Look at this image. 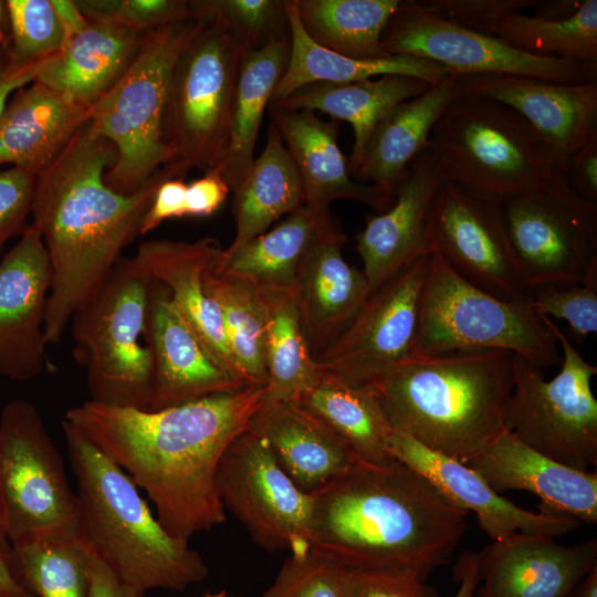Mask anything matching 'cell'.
<instances>
[{"label":"cell","mask_w":597,"mask_h":597,"mask_svg":"<svg viewBox=\"0 0 597 597\" xmlns=\"http://www.w3.org/2000/svg\"><path fill=\"white\" fill-rule=\"evenodd\" d=\"M263 396L264 387L251 386L154 411L88 400L64 420L147 493L169 534L188 541L226 522L218 465L250 428Z\"/></svg>","instance_id":"1"},{"label":"cell","mask_w":597,"mask_h":597,"mask_svg":"<svg viewBox=\"0 0 597 597\" xmlns=\"http://www.w3.org/2000/svg\"><path fill=\"white\" fill-rule=\"evenodd\" d=\"M117 158L115 146L91 122L36 175L32 226L40 232L52 270L46 304V344L61 341L73 314L97 291L139 235L158 186L184 178L169 165L137 191L124 195L105 182Z\"/></svg>","instance_id":"2"},{"label":"cell","mask_w":597,"mask_h":597,"mask_svg":"<svg viewBox=\"0 0 597 597\" xmlns=\"http://www.w3.org/2000/svg\"><path fill=\"white\" fill-rule=\"evenodd\" d=\"M311 496L310 549L347 568L410 569L427 579L468 526V512L398 460L364 464Z\"/></svg>","instance_id":"3"},{"label":"cell","mask_w":597,"mask_h":597,"mask_svg":"<svg viewBox=\"0 0 597 597\" xmlns=\"http://www.w3.org/2000/svg\"><path fill=\"white\" fill-rule=\"evenodd\" d=\"M514 354L460 349L409 354L370 387L392 431L467 463L504 430Z\"/></svg>","instance_id":"4"},{"label":"cell","mask_w":597,"mask_h":597,"mask_svg":"<svg viewBox=\"0 0 597 597\" xmlns=\"http://www.w3.org/2000/svg\"><path fill=\"white\" fill-rule=\"evenodd\" d=\"M62 429L77 482L78 538L114 576L142 597L205 579L200 554L165 530L128 474L72 423Z\"/></svg>","instance_id":"5"},{"label":"cell","mask_w":597,"mask_h":597,"mask_svg":"<svg viewBox=\"0 0 597 597\" xmlns=\"http://www.w3.org/2000/svg\"><path fill=\"white\" fill-rule=\"evenodd\" d=\"M428 147L446 181L502 205L555 170L544 139L513 108L458 95L433 126Z\"/></svg>","instance_id":"6"},{"label":"cell","mask_w":597,"mask_h":597,"mask_svg":"<svg viewBox=\"0 0 597 597\" xmlns=\"http://www.w3.org/2000/svg\"><path fill=\"white\" fill-rule=\"evenodd\" d=\"M200 21L187 19L143 34L139 50L118 82L90 108L94 129L116 148L105 182L130 195L172 165L165 123L177 60Z\"/></svg>","instance_id":"7"},{"label":"cell","mask_w":597,"mask_h":597,"mask_svg":"<svg viewBox=\"0 0 597 597\" xmlns=\"http://www.w3.org/2000/svg\"><path fill=\"white\" fill-rule=\"evenodd\" d=\"M154 282L134 258L122 256L73 314V354L86 369L91 401L148 410L153 358L147 323Z\"/></svg>","instance_id":"8"},{"label":"cell","mask_w":597,"mask_h":597,"mask_svg":"<svg viewBox=\"0 0 597 597\" xmlns=\"http://www.w3.org/2000/svg\"><path fill=\"white\" fill-rule=\"evenodd\" d=\"M502 349L546 368L562 360L547 317L538 315L531 291L500 297L465 281L430 251L416 338L410 354Z\"/></svg>","instance_id":"9"},{"label":"cell","mask_w":597,"mask_h":597,"mask_svg":"<svg viewBox=\"0 0 597 597\" xmlns=\"http://www.w3.org/2000/svg\"><path fill=\"white\" fill-rule=\"evenodd\" d=\"M547 323L559 344L561 370L546 380L543 368L514 354L504 430L559 463L589 471L597 464V400L591 390L597 366L549 317Z\"/></svg>","instance_id":"10"},{"label":"cell","mask_w":597,"mask_h":597,"mask_svg":"<svg viewBox=\"0 0 597 597\" xmlns=\"http://www.w3.org/2000/svg\"><path fill=\"white\" fill-rule=\"evenodd\" d=\"M200 21V20H198ZM243 45L222 28L200 21L174 69L166 112L172 165L185 176L224 157Z\"/></svg>","instance_id":"11"},{"label":"cell","mask_w":597,"mask_h":597,"mask_svg":"<svg viewBox=\"0 0 597 597\" xmlns=\"http://www.w3.org/2000/svg\"><path fill=\"white\" fill-rule=\"evenodd\" d=\"M0 461L10 546L77 540L76 493L32 402L14 399L2 407Z\"/></svg>","instance_id":"12"},{"label":"cell","mask_w":597,"mask_h":597,"mask_svg":"<svg viewBox=\"0 0 597 597\" xmlns=\"http://www.w3.org/2000/svg\"><path fill=\"white\" fill-rule=\"evenodd\" d=\"M500 207L528 290L597 280V203L562 172Z\"/></svg>","instance_id":"13"},{"label":"cell","mask_w":597,"mask_h":597,"mask_svg":"<svg viewBox=\"0 0 597 597\" xmlns=\"http://www.w3.org/2000/svg\"><path fill=\"white\" fill-rule=\"evenodd\" d=\"M381 42L387 54L423 57L455 75L511 74L565 84L597 78V61L577 62L522 52L496 36L440 17L421 0L400 2Z\"/></svg>","instance_id":"14"},{"label":"cell","mask_w":597,"mask_h":597,"mask_svg":"<svg viewBox=\"0 0 597 597\" xmlns=\"http://www.w3.org/2000/svg\"><path fill=\"white\" fill-rule=\"evenodd\" d=\"M216 485L224 507L269 552L310 549L312 496L277 463L269 443L249 428L223 453Z\"/></svg>","instance_id":"15"},{"label":"cell","mask_w":597,"mask_h":597,"mask_svg":"<svg viewBox=\"0 0 597 597\" xmlns=\"http://www.w3.org/2000/svg\"><path fill=\"white\" fill-rule=\"evenodd\" d=\"M430 252L370 291L344 329L315 362L320 371L369 386L406 358L416 338Z\"/></svg>","instance_id":"16"},{"label":"cell","mask_w":597,"mask_h":597,"mask_svg":"<svg viewBox=\"0 0 597 597\" xmlns=\"http://www.w3.org/2000/svg\"><path fill=\"white\" fill-rule=\"evenodd\" d=\"M426 238L431 252L479 289L505 298L530 292L499 203L444 180L428 211Z\"/></svg>","instance_id":"17"},{"label":"cell","mask_w":597,"mask_h":597,"mask_svg":"<svg viewBox=\"0 0 597 597\" xmlns=\"http://www.w3.org/2000/svg\"><path fill=\"white\" fill-rule=\"evenodd\" d=\"M51 283L46 249L30 224L0 261V376L28 381L44 369Z\"/></svg>","instance_id":"18"},{"label":"cell","mask_w":597,"mask_h":597,"mask_svg":"<svg viewBox=\"0 0 597 597\" xmlns=\"http://www.w3.org/2000/svg\"><path fill=\"white\" fill-rule=\"evenodd\" d=\"M458 95L513 108L551 148L556 170L597 128V81L565 84L511 74L457 75Z\"/></svg>","instance_id":"19"},{"label":"cell","mask_w":597,"mask_h":597,"mask_svg":"<svg viewBox=\"0 0 597 597\" xmlns=\"http://www.w3.org/2000/svg\"><path fill=\"white\" fill-rule=\"evenodd\" d=\"M346 242L329 212L321 214L297 269L294 298L314 358L344 332L370 293L363 271L343 255Z\"/></svg>","instance_id":"20"},{"label":"cell","mask_w":597,"mask_h":597,"mask_svg":"<svg viewBox=\"0 0 597 597\" xmlns=\"http://www.w3.org/2000/svg\"><path fill=\"white\" fill-rule=\"evenodd\" d=\"M478 555L472 597H572L597 566V540L565 546L552 536L514 533Z\"/></svg>","instance_id":"21"},{"label":"cell","mask_w":597,"mask_h":597,"mask_svg":"<svg viewBox=\"0 0 597 597\" xmlns=\"http://www.w3.org/2000/svg\"><path fill=\"white\" fill-rule=\"evenodd\" d=\"M388 447L394 459L425 476L453 505L474 513L480 528L492 541L514 533L558 537L580 525L569 515L517 506L465 463L434 452L404 433L394 431Z\"/></svg>","instance_id":"22"},{"label":"cell","mask_w":597,"mask_h":597,"mask_svg":"<svg viewBox=\"0 0 597 597\" xmlns=\"http://www.w3.org/2000/svg\"><path fill=\"white\" fill-rule=\"evenodd\" d=\"M147 341L153 358L149 411L251 387L214 359L167 287L157 281L151 291Z\"/></svg>","instance_id":"23"},{"label":"cell","mask_w":597,"mask_h":597,"mask_svg":"<svg viewBox=\"0 0 597 597\" xmlns=\"http://www.w3.org/2000/svg\"><path fill=\"white\" fill-rule=\"evenodd\" d=\"M444 182L428 145L409 164L395 189L394 203L366 218L356 251L370 291L430 252L426 221L432 199Z\"/></svg>","instance_id":"24"},{"label":"cell","mask_w":597,"mask_h":597,"mask_svg":"<svg viewBox=\"0 0 597 597\" xmlns=\"http://www.w3.org/2000/svg\"><path fill=\"white\" fill-rule=\"evenodd\" d=\"M498 493L523 490L541 500L542 512L597 523V473L559 463L520 441L509 431L465 463Z\"/></svg>","instance_id":"25"},{"label":"cell","mask_w":597,"mask_h":597,"mask_svg":"<svg viewBox=\"0 0 597 597\" xmlns=\"http://www.w3.org/2000/svg\"><path fill=\"white\" fill-rule=\"evenodd\" d=\"M301 178L304 205L317 214L329 212L332 202L350 199L380 212L395 199L373 186L354 180L337 136L341 122L323 121L310 109L268 108Z\"/></svg>","instance_id":"26"},{"label":"cell","mask_w":597,"mask_h":597,"mask_svg":"<svg viewBox=\"0 0 597 597\" xmlns=\"http://www.w3.org/2000/svg\"><path fill=\"white\" fill-rule=\"evenodd\" d=\"M222 251L220 242L211 237L196 241L159 239L143 242L133 258L151 279L167 287L214 359L248 386L230 353L220 311L202 284L205 271Z\"/></svg>","instance_id":"27"},{"label":"cell","mask_w":597,"mask_h":597,"mask_svg":"<svg viewBox=\"0 0 597 597\" xmlns=\"http://www.w3.org/2000/svg\"><path fill=\"white\" fill-rule=\"evenodd\" d=\"M250 428L263 436L283 471L307 494L367 464L329 428L293 402L261 407Z\"/></svg>","instance_id":"28"},{"label":"cell","mask_w":597,"mask_h":597,"mask_svg":"<svg viewBox=\"0 0 597 597\" xmlns=\"http://www.w3.org/2000/svg\"><path fill=\"white\" fill-rule=\"evenodd\" d=\"M457 96V75L450 74L423 94L395 106L375 126L352 177L395 199L409 164L427 147L433 126Z\"/></svg>","instance_id":"29"},{"label":"cell","mask_w":597,"mask_h":597,"mask_svg":"<svg viewBox=\"0 0 597 597\" xmlns=\"http://www.w3.org/2000/svg\"><path fill=\"white\" fill-rule=\"evenodd\" d=\"M88 116V108L39 82L18 90L0 115V165L11 164L39 174Z\"/></svg>","instance_id":"30"},{"label":"cell","mask_w":597,"mask_h":597,"mask_svg":"<svg viewBox=\"0 0 597 597\" xmlns=\"http://www.w3.org/2000/svg\"><path fill=\"white\" fill-rule=\"evenodd\" d=\"M143 34L114 23L88 22L45 63L35 82L90 109L132 64Z\"/></svg>","instance_id":"31"},{"label":"cell","mask_w":597,"mask_h":597,"mask_svg":"<svg viewBox=\"0 0 597 597\" xmlns=\"http://www.w3.org/2000/svg\"><path fill=\"white\" fill-rule=\"evenodd\" d=\"M290 27V55L271 102L283 100L313 83H353L374 76L401 75L436 85L450 75L438 63L408 54L379 59H353L316 44L301 25L292 0H286Z\"/></svg>","instance_id":"32"},{"label":"cell","mask_w":597,"mask_h":597,"mask_svg":"<svg viewBox=\"0 0 597 597\" xmlns=\"http://www.w3.org/2000/svg\"><path fill=\"white\" fill-rule=\"evenodd\" d=\"M431 86L426 81L401 75H384L377 80L353 83L320 82L271 102L269 107L317 111L332 119L347 122L354 133L353 150L348 158L350 174L377 123L395 106L423 94Z\"/></svg>","instance_id":"33"},{"label":"cell","mask_w":597,"mask_h":597,"mask_svg":"<svg viewBox=\"0 0 597 597\" xmlns=\"http://www.w3.org/2000/svg\"><path fill=\"white\" fill-rule=\"evenodd\" d=\"M289 55L290 34L243 53L229 125L228 147L219 165L232 192L242 184L253 164L261 122L286 69Z\"/></svg>","instance_id":"34"},{"label":"cell","mask_w":597,"mask_h":597,"mask_svg":"<svg viewBox=\"0 0 597 597\" xmlns=\"http://www.w3.org/2000/svg\"><path fill=\"white\" fill-rule=\"evenodd\" d=\"M329 428L365 463L388 465L389 426L370 387L354 386L321 371L316 383L293 402Z\"/></svg>","instance_id":"35"},{"label":"cell","mask_w":597,"mask_h":597,"mask_svg":"<svg viewBox=\"0 0 597 597\" xmlns=\"http://www.w3.org/2000/svg\"><path fill=\"white\" fill-rule=\"evenodd\" d=\"M303 203L301 178L277 127L271 121L262 153L254 158L242 184L233 191L235 232L223 252H234Z\"/></svg>","instance_id":"36"},{"label":"cell","mask_w":597,"mask_h":597,"mask_svg":"<svg viewBox=\"0 0 597 597\" xmlns=\"http://www.w3.org/2000/svg\"><path fill=\"white\" fill-rule=\"evenodd\" d=\"M320 216L303 203L234 252L222 251L212 271L243 280L261 292L294 293L297 269Z\"/></svg>","instance_id":"37"},{"label":"cell","mask_w":597,"mask_h":597,"mask_svg":"<svg viewBox=\"0 0 597 597\" xmlns=\"http://www.w3.org/2000/svg\"><path fill=\"white\" fill-rule=\"evenodd\" d=\"M306 34L318 45L353 59L387 54L383 32L401 0H292Z\"/></svg>","instance_id":"38"},{"label":"cell","mask_w":597,"mask_h":597,"mask_svg":"<svg viewBox=\"0 0 597 597\" xmlns=\"http://www.w3.org/2000/svg\"><path fill=\"white\" fill-rule=\"evenodd\" d=\"M268 307L266 384L261 407L295 402L321 371L302 332L294 293L262 292Z\"/></svg>","instance_id":"39"},{"label":"cell","mask_w":597,"mask_h":597,"mask_svg":"<svg viewBox=\"0 0 597 597\" xmlns=\"http://www.w3.org/2000/svg\"><path fill=\"white\" fill-rule=\"evenodd\" d=\"M211 266L205 271L202 284L220 311L230 353L248 386L264 387L268 379L264 296L250 283L214 272Z\"/></svg>","instance_id":"40"},{"label":"cell","mask_w":597,"mask_h":597,"mask_svg":"<svg viewBox=\"0 0 597 597\" xmlns=\"http://www.w3.org/2000/svg\"><path fill=\"white\" fill-rule=\"evenodd\" d=\"M495 36L533 55L597 61V0H584L576 14L563 20H545L523 12L509 14Z\"/></svg>","instance_id":"41"},{"label":"cell","mask_w":597,"mask_h":597,"mask_svg":"<svg viewBox=\"0 0 597 597\" xmlns=\"http://www.w3.org/2000/svg\"><path fill=\"white\" fill-rule=\"evenodd\" d=\"M11 555L18 577L35 597H90L87 553L80 538L11 547Z\"/></svg>","instance_id":"42"},{"label":"cell","mask_w":597,"mask_h":597,"mask_svg":"<svg viewBox=\"0 0 597 597\" xmlns=\"http://www.w3.org/2000/svg\"><path fill=\"white\" fill-rule=\"evenodd\" d=\"M190 18L216 24L245 50L290 34L286 0H191Z\"/></svg>","instance_id":"43"},{"label":"cell","mask_w":597,"mask_h":597,"mask_svg":"<svg viewBox=\"0 0 597 597\" xmlns=\"http://www.w3.org/2000/svg\"><path fill=\"white\" fill-rule=\"evenodd\" d=\"M10 35L6 49L15 66H28L57 54L65 35L51 0L6 1Z\"/></svg>","instance_id":"44"},{"label":"cell","mask_w":597,"mask_h":597,"mask_svg":"<svg viewBox=\"0 0 597 597\" xmlns=\"http://www.w3.org/2000/svg\"><path fill=\"white\" fill-rule=\"evenodd\" d=\"M345 567L308 549L291 554L262 597H343Z\"/></svg>","instance_id":"45"},{"label":"cell","mask_w":597,"mask_h":597,"mask_svg":"<svg viewBox=\"0 0 597 597\" xmlns=\"http://www.w3.org/2000/svg\"><path fill=\"white\" fill-rule=\"evenodd\" d=\"M88 22L114 23L145 33L190 19L186 0H76Z\"/></svg>","instance_id":"46"},{"label":"cell","mask_w":597,"mask_h":597,"mask_svg":"<svg viewBox=\"0 0 597 597\" xmlns=\"http://www.w3.org/2000/svg\"><path fill=\"white\" fill-rule=\"evenodd\" d=\"M531 291L535 312L568 324L566 337L583 343L597 332V280L570 285H547Z\"/></svg>","instance_id":"47"},{"label":"cell","mask_w":597,"mask_h":597,"mask_svg":"<svg viewBox=\"0 0 597 597\" xmlns=\"http://www.w3.org/2000/svg\"><path fill=\"white\" fill-rule=\"evenodd\" d=\"M343 597H439L427 579L410 569L345 567Z\"/></svg>","instance_id":"48"},{"label":"cell","mask_w":597,"mask_h":597,"mask_svg":"<svg viewBox=\"0 0 597 597\" xmlns=\"http://www.w3.org/2000/svg\"><path fill=\"white\" fill-rule=\"evenodd\" d=\"M440 17L464 28L493 35L509 14L534 8L538 0H421Z\"/></svg>","instance_id":"49"},{"label":"cell","mask_w":597,"mask_h":597,"mask_svg":"<svg viewBox=\"0 0 597 597\" xmlns=\"http://www.w3.org/2000/svg\"><path fill=\"white\" fill-rule=\"evenodd\" d=\"M36 175L15 166L0 170V251L4 243L21 235L29 227Z\"/></svg>","instance_id":"50"},{"label":"cell","mask_w":597,"mask_h":597,"mask_svg":"<svg viewBox=\"0 0 597 597\" xmlns=\"http://www.w3.org/2000/svg\"><path fill=\"white\" fill-rule=\"evenodd\" d=\"M562 174L579 196L597 203V128L568 158Z\"/></svg>","instance_id":"51"},{"label":"cell","mask_w":597,"mask_h":597,"mask_svg":"<svg viewBox=\"0 0 597 597\" xmlns=\"http://www.w3.org/2000/svg\"><path fill=\"white\" fill-rule=\"evenodd\" d=\"M186 192L187 184L182 178H170L163 181L143 217L139 235L155 230L168 219L186 217Z\"/></svg>","instance_id":"52"},{"label":"cell","mask_w":597,"mask_h":597,"mask_svg":"<svg viewBox=\"0 0 597 597\" xmlns=\"http://www.w3.org/2000/svg\"><path fill=\"white\" fill-rule=\"evenodd\" d=\"M230 188L220 166L208 169L205 174L187 184L186 209L190 217H209L224 202Z\"/></svg>","instance_id":"53"},{"label":"cell","mask_w":597,"mask_h":597,"mask_svg":"<svg viewBox=\"0 0 597 597\" xmlns=\"http://www.w3.org/2000/svg\"><path fill=\"white\" fill-rule=\"evenodd\" d=\"M49 60L28 66H15L9 61L6 49H0V115L12 94L34 82Z\"/></svg>","instance_id":"54"},{"label":"cell","mask_w":597,"mask_h":597,"mask_svg":"<svg viewBox=\"0 0 597 597\" xmlns=\"http://www.w3.org/2000/svg\"><path fill=\"white\" fill-rule=\"evenodd\" d=\"M84 546L88 563L90 597H142L124 586L85 544Z\"/></svg>","instance_id":"55"},{"label":"cell","mask_w":597,"mask_h":597,"mask_svg":"<svg viewBox=\"0 0 597 597\" xmlns=\"http://www.w3.org/2000/svg\"><path fill=\"white\" fill-rule=\"evenodd\" d=\"M0 597H35L21 583L13 566L11 546L0 542Z\"/></svg>","instance_id":"56"},{"label":"cell","mask_w":597,"mask_h":597,"mask_svg":"<svg viewBox=\"0 0 597 597\" xmlns=\"http://www.w3.org/2000/svg\"><path fill=\"white\" fill-rule=\"evenodd\" d=\"M478 564V553L465 551L460 555L453 570L454 580L459 583L454 597H472L479 583Z\"/></svg>","instance_id":"57"},{"label":"cell","mask_w":597,"mask_h":597,"mask_svg":"<svg viewBox=\"0 0 597 597\" xmlns=\"http://www.w3.org/2000/svg\"><path fill=\"white\" fill-rule=\"evenodd\" d=\"M51 3L64 31L65 42L80 34L88 25V21L75 1L51 0Z\"/></svg>","instance_id":"58"},{"label":"cell","mask_w":597,"mask_h":597,"mask_svg":"<svg viewBox=\"0 0 597 597\" xmlns=\"http://www.w3.org/2000/svg\"><path fill=\"white\" fill-rule=\"evenodd\" d=\"M584 0H538L533 8L534 17L545 20H563L578 12Z\"/></svg>","instance_id":"59"},{"label":"cell","mask_w":597,"mask_h":597,"mask_svg":"<svg viewBox=\"0 0 597 597\" xmlns=\"http://www.w3.org/2000/svg\"><path fill=\"white\" fill-rule=\"evenodd\" d=\"M572 597H597V566L577 585Z\"/></svg>","instance_id":"60"},{"label":"cell","mask_w":597,"mask_h":597,"mask_svg":"<svg viewBox=\"0 0 597 597\" xmlns=\"http://www.w3.org/2000/svg\"><path fill=\"white\" fill-rule=\"evenodd\" d=\"M0 542L9 543L7 538V511H6V498H4L1 461H0Z\"/></svg>","instance_id":"61"},{"label":"cell","mask_w":597,"mask_h":597,"mask_svg":"<svg viewBox=\"0 0 597 597\" xmlns=\"http://www.w3.org/2000/svg\"><path fill=\"white\" fill-rule=\"evenodd\" d=\"M10 27L6 1L0 0V49H7L9 43Z\"/></svg>","instance_id":"62"},{"label":"cell","mask_w":597,"mask_h":597,"mask_svg":"<svg viewBox=\"0 0 597 597\" xmlns=\"http://www.w3.org/2000/svg\"><path fill=\"white\" fill-rule=\"evenodd\" d=\"M203 597H228V596H227V593L222 590V591H219V593H216V594H208V595H206Z\"/></svg>","instance_id":"63"}]
</instances>
